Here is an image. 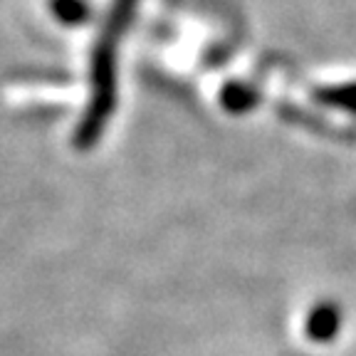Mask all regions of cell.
Listing matches in <instances>:
<instances>
[{
	"label": "cell",
	"instance_id": "obj_2",
	"mask_svg": "<svg viewBox=\"0 0 356 356\" xmlns=\"http://www.w3.org/2000/svg\"><path fill=\"white\" fill-rule=\"evenodd\" d=\"M257 102H260V95L248 82H228L220 89V104L230 114H245V111L255 109Z\"/></svg>",
	"mask_w": 356,
	"mask_h": 356
},
{
	"label": "cell",
	"instance_id": "obj_4",
	"mask_svg": "<svg viewBox=\"0 0 356 356\" xmlns=\"http://www.w3.org/2000/svg\"><path fill=\"white\" fill-rule=\"evenodd\" d=\"M314 97L327 106H337V109H344V111H349V114H356V82L319 87L317 92H314Z\"/></svg>",
	"mask_w": 356,
	"mask_h": 356
},
{
	"label": "cell",
	"instance_id": "obj_3",
	"mask_svg": "<svg viewBox=\"0 0 356 356\" xmlns=\"http://www.w3.org/2000/svg\"><path fill=\"white\" fill-rule=\"evenodd\" d=\"M47 8L65 28H82L92 20V6L87 0H47Z\"/></svg>",
	"mask_w": 356,
	"mask_h": 356
},
{
	"label": "cell",
	"instance_id": "obj_5",
	"mask_svg": "<svg viewBox=\"0 0 356 356\" xmlns=\"http://www.w3.org/2000/svg\"><path fill=\"white\" fill-rule=\"evenodd\" d=\"M334 327H337V317H334V312H329V309L317 312L314 319H312V334H317L319 339H327L329 334L334 332Z\"/></svg>",
	"mask_w": 356,
	"mask_h": 356
},
{
	"label": "cell",
	"instance_id": "obj_1",
	"mask_svg": "<svg viewBox=\"0 0 356 356\" xmlns=\"http://www.w3.org/2000/svg\"><path fill=\"white\" fill-rule=\"evenodd\" d=\"M122 35L102 28L92 60H89V102L74 129L72 144L79 151H89L102 139L111 114L117 109V44Z\"/></svg>",
	"mask_w": 356,
	"mask_h": 356
},
{
	"label": "cell",
	"instance_id": "obj_6",
	"mask_svg": "<svg viewBox=\"0 0 356 356\" xmlns=\"http://www.w3.org/2000/svg\"><path fill=\"white\" fill-rule=\"evenodd\" d=\"M168 3H178V0H168Z\"/></svg>",
	"mask_w": 356,
	"mask_h": 356
}]
</instances>
